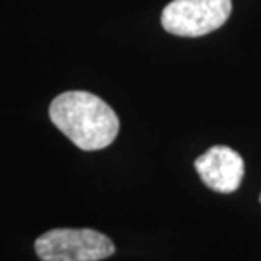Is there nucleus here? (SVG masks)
Listing matches in <instances>:
<instances>
[{
	"label": "nucleus",
	"instance_id": "1",
	"mask_svg": "<svg viewBox=\"0 0 261 261\" xmlns=\"http://www.w3.org/2000/svg\"><path fill=\"white\" fill-rule=\"evenodd\" d=\"M49 118L77 148L94 152L115 142L120 120L107 101L88 91H66L53 99Z\"/></svg>",
	"mask_w": 261,
	"mask_h": 261
},
{
	"label": "nucleus",
	"instance_id": "2",
	"mask_svg": "<svg viewBox=\"0 0 261 261\" xmlns=\"http://www.w3.org/2000/svg\"><path fill=\"white\" fill-rule=\"evenodd\" d=\"M34 249L41 261H101L115 253V244L107 234L88 227H58L39 236Z\"/></svg>",
	"mask_w": 261,
	"mask_h": 261
},
{
	"label": "nucleus",
	"instance_id": "3",
	"mask_svg": "<svg viewBox=\"0 0 261 261\" xmlns=\"http://www.w3.org/2000/svg\"><path fill=\"white\" fill-rule=\"evenodd\" d=\"M231 0H172L164 9L162 27L180 37H201L229 19Z\"/></svg>",
	"mask_w": 261,
	"mask_h": 261
},
{
	"label": "nucleus",
	"instance_id": "4",
	"mask_svg": "<svg viewBox=\"0 0 261 261\" xmlns=\"http://www.w3.org/2000/svg\"><path fill=\"white\" fill-rule=\"evenodd\" d=\"M201 180L211 191L231 194L238 191L244 177V160L236 150L226 145L211 147L194 162Z\"/></svg>",
	"mask_w": 261,
	"mask_h": 261
},
{
	"label": "nucleus",
	"instance_id": "5",
	"mask_svg": "<svg viewBox=\"0 0 261 261\" xmlns=\"http://www.w3.org/2000/svg\"><path fill=\"white\" fill-rule=\"evenodd\" d=\"M259 199H261V197H259Z\"/></svg>",
	"mask_w": 261,
	"mask_h": 261
}]
</instances>
